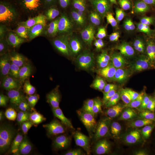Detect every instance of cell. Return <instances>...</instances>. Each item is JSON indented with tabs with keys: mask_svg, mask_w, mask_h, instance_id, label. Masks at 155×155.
Returning <instances> with one entry per match:
<instances>
[{
	"mask_svg": "<svg viewBox=\"0 0 155 155\" xmlns=\"http://www.w3.org/2000/svg\"><path fill=\"white\" fill-rule=\"evenodd\" d=\"M32 29L27 17L10 6L0 8V43L15 46L27 42L31 36Z\"/></svg>",
	"mask_w": 155,
	"mask_h": 155,
	"instance_id": "obj_1",
	"label": "cell"
},
{
	"mask_svg": "<svg viewBox=\"0 0 155 155\" xmlns=\"http://www.w3.org/2000/svg\"><path fill=\"white\" fill-rule=\"evenodd\" d=\"M105 87L111 97L127 110L136 112L144 107L139 82L133 74L125 72L109 78Z\"/></svg>",
	"mask_w": 155,
	"mask_h": 155,
	"instance_id": "obj_2",
	"label": "cell"
},
{
	"mask_svg": "<svg viewBox=\"0 0 155 155\" xmlns=\"http://www.w3.org/2000/svg\"><path fill=\"white\" fill-rule=\"evenodd\" d=\"M147 55L143 43L135 33L125 29L118 37L116 46V64L121 67L141 64Z\"/></svg>",
	"mask_w": 155,
	"mask_h": 155,
	"instance_id": "obj_3",
	"label": "cell"
},
{
	"mask_svg": "<svg viewBox=\"0 0 155 155\" xmlns=\"http://www.w3.org/2000/svg\"><path fill=\"white\" fill-rule=\"evenodd\" d=\"M19 109L11 107L1 111L0 117V144L2 155L17 150L22 129Z\"/></svg>",
	"mask_w": 155,
	"mask_h": 155,
	"instance_id": "obj_4",
	"label": "cell"
},
{
	"mask_svg": "<svg viewBox=\"0 0 155 155\" xmlns=\"http://www.w3.org/2000/svg\"><path fill=\"white\" fill-rule=\"evenodd\" d=\"M93 39L91 31L80 29L68 35L59 38L51 43L41 45L39 49L48 51L58 57L78 47L92 48Z\"/></svg>",
	"mask_w": 155,
	"mask_h": 155,
	"instance_id": "obj_5",
	"label": "cell"
},
{
	"mask_svg": "<svg viewBox=\"0 0 155 155\" xmlns=\"http://www.w3.org/2000/svg\"><path fill=\"white\" fill-rule=\"evenodd\" d=\"M22 125L40 135L58 122L55 117L38 106L25 104L19 109Z\"/></svg>",
	"mask_w": 155,
	"mask_h": 155,
	"instance_id": "obj_6",
	"label": "cell"
},
{
	"mask_svg": "<svg viewBox=\"0 0 155 155\" xmlns=\"http://www.w3.org/2000/svg\"><path fill=\"white\" fill-rule=\"evenodd\" d=\"M44 7L47 14L56 21L71 22L83 12L84 0H44Z\"/></svg>",
	"mask_w": 155,
	"mask_h": 155,
	"instance_id": "obj_7",
	"label": "cell"
},
{
	"mask_svg": "<svg viewBox=\"0 0 155 155\" xmlns=\"http://www.w3.org/2000/svg\"><path fill=\"white\" fill-rule=\"evenodd\" d=\"M13 82L20 91L31 96L37 94L48 84L50 81L48 78L40 74L32 68L20 65L15 72Z\"/></svg>",
	"mask_w": 155,
	"mask_h": 155,
	"instance_id": "obj_8",
	"label": "cell"
},
{
	"mask_svg": "<svg viewBox=\"0 0 155 155\" xmlns=\"http://www.w3.org/2000/svg\"><path fill=\"white\" fill-rule=\"evenodd\" d=\"M92 48L78 47L70 50L56 58L58 76L63 80L77 72L86 61Z\"/></svg>",
	"mask_w": 155,
	"mask_h": 155,
	"instance_id": "obj_9",
	"label": "cell"
},
{
	"mask_svg": "<svg viewBox=\"0 0 155 155\" xmlns=\"http://www.w3.org/2000/svg\"><path fill=\"white\" fill-rule=\"evenodd\" d=\"M66 143V134L58 122L41 135L38 155H58Z\"/></svg>",
	"mask_w": 155,
	"mask_h": 155,
	"instance_id": "obj_10",
	"label": "cell"
},
{
	"mask_svg": "<svg viewBox=\"0 0 155 155\" xmlns=\"http://www.w3.org/2000/svg\"><path fill=\"white\" fill-rule=\"evenodd\" d=\"M117 41L118 38H114L100 46L94 61L97 70L101 72H109L116 64Z\"/></svg>",
	"mask_w": 155,
	"mask_h": 155,
	"instance_id": "obj_11",
	"label": "cell"
},
{
	"mask_svg": "<svg viewBox=\"0 0 155 155\" xmlns=\"http://www.w3.org/2000/svg\"><path fill=\"white\" fill-rule=\"evenodd\" d=\"M56 56L45 50H40L33 57L32 64L40 74L47 78H54L58 75L56 70Z\"/></svg>",
	"mask_w": 155,
	"mask_h": 155,
	"instance_id": "obj_12",
	"label": "cell"
},
{
	"mask_svg": "<svg viewBox=\"0 0 155 155\" xmlns=\"http://www.w3.org/2000/svg\"><path fill=\"white\" fill-rule=\"evenodd\" d=\"M119 28V23L114 18L109 16H102L97 18L91 25L93 38L102 40L110 38Z\"/></svg>",
	"mask_w": 155,
	"mask_h": 155,
	"instance_id": "obj_13",
	"label": "cell"
},
{
	"mask_svg": "<svg viewBox=\"0 0 155 155\" xmlns=\"http://www.w3.org/2000/svg\"><path fill=\"white\" fill-rule=\"evenodd\" d=\"M41 135L22 126L17 150L25 155H38Z\"/></svg>",
	"mask_w": 155,
	"mask_h": 155,
	"instance_id": "obj_14",
	"label": "cell"
},
{
	"mask_svg": "<svg viewBox=\"0 0 155 155\" xmlns=\"http://www.w3.org/2000/svg\"><path fill=\"white\" fill-rule=\"evenodd\" d=\"M141 99L143 107L148 109L155 108V77L147 75L138 81Z\"/></svg>",
	"mask_w": 155,
	"mask_h": 155,
	"instance_id": "obj_15",
	"label": "cell"
},
{
	"mask_svg": "<svg viewBox=\"0 0 155 155\" xmlns=\"http://www.w3.org/2000/svg\"><path fill=\"white\" fill-rule=\"evenodd\" d=\"M17 89L14 82L6 78L1 79L0 83V109L1 112L11 107L16 100Z\"/></svg>",
	"mask_w": 155,
	"mask_h": 155,
	"instance_id": "obj_16",
	"label": "cell"
},
{
	"mask_svg": "<svg viewBox=\"0 0 155 155\" xmlns=\"http://www.w3.org/2000/svg\"><path fill=\"white\" fill-rule=\"evenodd\" d=\"M117 2L120 10L126 16H130L135 13L140 4V0H117Z\"/></svg>",
	"mask_w": 155,
	"mask_h": 155,
	"instance_id": "obj_17",
	"label": "cell"
},
{
	"mask_svg": "<svg viewBox=\"0 0 155 155\" xmlns=\"http://www.w3.org/2000/svg\"><path fill=\"white\" fill-rule=\"evenodd\" d=\"M142 31L147 40L155 48V26L153 22H144L142 25Z\"/></svg>",
	"mask_w": 155,
	"mask_h": 155,
	"instance_id": "obj_18",
	"label": "cell"
},
{
	"mask_svg": "<svg viewBox=\"0 0 155 155\" xmlns=\"http://www.w3.org/2000/svg\"><path fill=\"white\" fill-rule=\"evenodd\" d=\"M0 71H1V79L6 78L8 71L9 67L10 59L8 55L7 52L4 51L1 52V60H0Z\"/></svg>",
	"mask_w": 155,
	"mask_h": 155,
	"instance_id": "obj_19",
	"label": "cell"
},
{
	"mask_svg": "<svg viewBox=\"0 0 155 155\" xmlns=\"http://www.w3.org/2000/svg\"><path fill=\"white\" fill-rule=\"evenodd\" d=\"M145 9L148 15L155 21V0H145Z\"/></svg>",
	"mask_w": 155,
	"mask_h": 155,
	"instance_id": "obj_20",
	"label": "cell"
},
{
	"mask_svg": "<svg viewBox=\"0 0 155 155\" xmlns=\"http://www.w3.org/2000/svg\"><path fill=\"white\" fill-rule=\"evenodd\" d=\"M91 5L95 8H100L108 4L111 0H90Z\"/></svg>",
	"mask_w": 155,
	"mask_h": 155,
	"instance_id": "obj_21",
	"label": "cell"
},
{
	"mask_svg": "<svg viewBox=\"0 0 155 155\" xmlns=\"http://www.w3.org/2000/svg\"><path fill=\"white\" fill-rule=\"evenodd\" d=\"M25 155V154H24V153H22L21 152H19L18 150H14V151H12L11 152V153H8V155Z\"/></svg>",
	"mask_w": 155,
	"mask_h": 155,
	"instance_id": "obj_22",
	"label": "cell"
},
{
	"mask_svg": "<svg viewBox=\"0 0 155 155\" xmlns=\"http://www.w3.org/2000/svg\"><path fill=\"white\" fill-rule=\"evenodd\" d=\"M153 124H154V125H155V115L154 117H153Z\"/></svg>",
	"mask_w": 155,
	"mask_h": 155,
	"instance_id": "obj_23",
	"label": "cell"
},
{
	"mask_svg": "<svg viewBox=\"0 0 155 155\" xmlns=\"http://www.w3.org/2000/svg\"><path fill=\"white\" fill-rule=\"evenodd\" d=\"M153 22V24H154V25H155V21H154V22Z\"/></svg>",
	"mask_w": 155,
	"mask_h": 155,
	"instance_id": "obj_24",
	"label": "cell"
}]
</instances>
